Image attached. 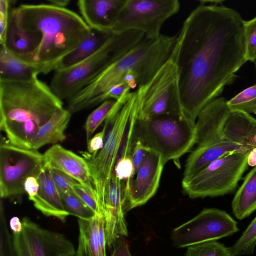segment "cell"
Returning <instances> with one entry per match:
<instances>
[{
    "instance_id": "obj_1",
    "label": "cell",
    "mask_w": 256,
    "mask_h": 256,
    "mask_svg": "<svg viewBox=\"0 0 256 256\" xmlns=\"http://www.w3.org/2000/svg\"><path fill=\"white\" fill-rule=\"evenodd\" d=\"M244 20L233 8L200 4L184 21L170 58L178 71L183 114L192 122L246 62Z\"/></svg>"
},
{
    "instance_id": "obj_2",
    "label": "cell",
    "mask_w": 256,
    "mask_h": 256,
    "mask_svg": "<svg viewBox=\"0 0 256 256\" xmlns=\"http://www.w3.org/2000/svg\"><path fill=\"white\" fill-rule=\"evenodd\" d=\"M10 14L22 29L40 34V46L24 62L42 66L48 73L54 70L60 60L74 50L91 31L77 13L48 4H21Z\"/></svg>"
},
{
    "instance_id": "obj_3",
    "label": "cell",
    "mask_w": 256,
    "mask_h": 256,
    "mask_svg": "<svg viewBox=\"0 0 256 256\" xmlns=\"http://www.w3.org/2000/svg\"><path fill=\"white\" fill-rule=\"evenodd\" d=\"M176 38L162 34L154 38L144 36L68 100V110L71 114L84 110L90 100L122 82L130 73L136 76L138 88L146 84L170 58Z\"/></svg>"
},
{
    "instance_id": "obj_4",
    "label": "cell",
    "mask_w": 256,
    "mask_h": 256,
    "mask_svg": "<svg viewBox=\"0 0 256 256\" xmlns=\"http://www.w3.org/2000/svg\"><path fill=\"white\" fill-rule=\"evenodd\" d=\"M64 108L62 100L38 77L27 82L0 80V128L25 124L41 127Z\"/></svg>"
},
{
    "instance_id": "obj_5",
    "label": "cell",
    "mask_w": 256,
    "mask_h": 256,
    "mask_svg": "<svg viewBox=\"0 0 256 256\" xmlns=\"http://www.w3.org/2000/svg\"><path fill=\"white\" fill-rule=\"evenodd\" d=\"M144 36L143 32L136 30L112 33L104 46L87 59L73 66L55 70L50 88L60 100H68Z\"/></svg>"
},
{
    "instance_id": "obj_6",
    "label": "cell",
    "mask_w": 256,
    "mask_h": 256,
    "mask_svg": "<svg viewBox=\"0 0 256 256\" xmlns=\"http://www.w3.org/2000/svg\"><path fill=\"white\" fill-rule=\"evenodd\" d=\"M196 123L184 114L137 118L132 130L133 141H140L160 154L164 162L179 160L196 144Z\"/></svg>"
},
{
    "instance_id": "obj_7",
    "label": "cell",
    "mask_w": 256,
    "mask_h": 256,
    "mask_svg": "<svg viewBox=\"0 0 256 256\" xmlns=\"http://www.w3.org/2000/svg\"><path fill=\"white\" fill-rule=\"evenodd\" d=\"M138 108V100L136 90L126 94L116 100L106 120L112 125L103 148L94 157L88 161L101 214H103L104 196L114 170L118 152L125 138L131 118Z\"/></svg>"
},
{
    "instance_id": "obj_8",
    "label": "cell",
    "mask_w": 256,
    "mask_h": 256,
    "mask_svg": "<svg viewBox=\"0 0 256 256\" xmlns=\"http://www.w3.org/2000/svg\"><path fill=\"white\" fill-rule=\"evenodd\" d=\"M248 153L224 156L195 175L182 180L184 192L191 198L214 197L232 192L247 168Z\"/></svg>"
},
{
    "instance_id": "obj_9",
    "label": "cell",
    "mask_w": 256,
    "mask_h": 256,
    "mask_svg": "<svg viewBox=\"0 0 256 256\" xmlns=\"http://www.w3.org/2000/svg\"><path fill=\"white\" fill-rule=\"evenodd\" d=\"M136 90L138 100V118L184 114L180 100L178 71L170 58L149 82Z\"/></svg>"
},
{
    "instance_id": "obj_10",
    "label": "cell",
    "mask_w": 256,
    "mask_h": 256,
    "mask_svg": "<svg viewBox=\"0 0 256 256\" xmlns=\"http://www.w3.org/2000/svg\"><path fill=\"white\" fill-rule=\"evenodd\" d=\"M180 8L178 0H126L112 33L136 30L147 38H156L164 22Z\"/></svg>"
},
{
    "instance_id": "obj_11",
    "label": "cell",
    "mask_w": 256,
    "mask_h": 256,
    "mask_svg": "<svg viewBox=\"0 0 256 256\" xmlns=\"http://www.w3.org/2000/svg\"><path fill=\"white\" fill-rule=\"evenodd\" d=\"M44 167L43 154L38 150L12 144L1 136L0 196L8 198L26 193L24 183L30 176L38 177Z\"/></svg>"
},
{
    "instance_id": "obj_12",
    "label": "cell",
    "mask_w": 256,
    "mask_h": 256,
    "mask_svg": "<svg viewBox=\"0 0 256 256\" xmlns=\"http://www.w3.org/2000/svg\"><path fill=\"white\" fill-rule=\"evenodd\" d=\"M237 222L225 210L205 208L187 222L174 228L171 240L178 248L217 241L238 232Z\"/></svg>"
},
{
    "instance_id": "obj_13",
    "label": "cell",
    "mask_w": 256,
    "mask_h": 256,
    "mask_svg": "<svg viewBox=\"0 0 256 256\" xmlns=\"http://www.w3.org/2000/svg\"><path fill=\"white\" fill-rule=\"evenodd\" d=\"M22 222L21 232L12 236L16 256H74V246L64 234L43 228L27 217Z\"/></svg>"
},
{
    "instance_id": "obj_14",
    "label": "cell",
    "mask_w": 256,
    "mask_h": 256,
    "mask_svg": "<svg viewBox=\"0 0 256 256\" xmlns=\"http://www.w3.org/2000/svg\"><path fill=\"white\" fill-rule=\"evenodd\" d=\"M165 164L160 154L147 150L133 178L123 188L124 213L144 204L155 194Z\"/></svg>"
},
{
    "instance_id": "obj_15",
    "label": "cell",
    "mask_w": 256,
    "mask_h": 256,
    "mask_svg": "<svg viewBox=\"0 0 256 256\" xmlns=\"http://www.w3.org/2000/svg\"><path fill=\"white\" fill-rule=\"evenodd\" d=\"M121 180L113 172L104 202L103 216L106 246L112 248L120 236H128L123 207V189Z\"/></svg>"
},
{
    "instance_id": "obj_16",
    "label": "cell",
    "mask_w": 256,
    "mask_h": 256,
    "mask_svg": "<svg viewBox=\"0 0 256 256\" xmlns=\"http://www.w3.org/2000/svg\"><path fill=\"white\" fill-rule=\"evenodd\" d=\"M250 150L224 136L198 144L186 160L182 180L195 175L208 164L224 156L234 153L247 154Z\"/></svg>"
},
{
    "instance_id": "obj_17",
    "label": "cell",
    "mask_w": 256,
    "mask_h": 256,
    "mask_svg": "<svg viewBox=\"0 0 256 256\" xmlns=\"http://www.w3.org/2000/svg\"><path fill=\"white\" fill-rule=\"evenodd\" d=\"M43 156L46 167L69 175L96 196L88 162L84 158L57 144L48 149Z\"/></svg>"
},
{
    "instance_id": "obj_18",
    "label": "cell",
    "mask_w": 256,
    "mask_h": 256,
    "mask_svg": "<svg viewBox=\"0 0 256 256\" xmlns=\"http://www.w3.org/2000/svg\"><path fill=\"white\" fill-rule=\"evenodd\" d=\"M126 0H79L77 6L91 30L112 33Z\"/></svg>"
},
{
    "instance_id": "obj_19",
    "label": "cell",
    "mask_w": 256,
    "mask_h": 256,
    "mask_svg": "<svg viewBox=\"0 0 256 256\" xmlns=\"http://www.w3.org/2000/svg\"><path fill=\"white\" fill-rule=\"evenodd\" d=\"M230 112L227 100L222 96L208 103L200 111L196 122V144H200L224 137V126Z\"/></svg>"
},
{
    "instance_id": "obj_20",
    "label": "cell",
    "mask_w": 256,
    "mask_h": 256,
    "mask_svg": "<svg viewBox=\"0 0 256 256\" xmlns=\"http://www.w3.org/2000/svg\"><path fill=\"white\" fill-rule=\"evenodd\" d=\"M38 180L39 184L38 194L30 200L44 215L56 218L64 222L70 214L64 206L50 168L44 166L38 176Z\"/></svg>"
},
{
    "instance_id": "obj_21",
    "label": "cell",
    "mask_w": 256,
    "mask_h": 256,
    "mask_svg": "<svg viewBox=\"0 0 256 256\" xmlns=\"http://www.w3.org/2000/svg\"><path fill=\"white\" fill-rule=\"evenodd\" d=\"M40 34L37 31L26 30L20 28L9 14V20L4 46L14 57L25 62L40 46Z\"/></svg>"
},
{
    "instance_id": "obj_22",
    "label": "cell",
    "mask_w": 256,
    "mask_h": 256,
    "mask_svg": "<svg viewBox=\"0 0 256 256\" xmlns=\"http://www.w3.org/2000/svg\"><path fill=\"white\" fill-rule=\"evenodd\" d=\"M225 138L250 150L256 147V119L250 114L231 111L222 130Z\"/></svg>"
},
{
    "instance_id": "obj_23",
    "label": "cell",
    "mask_w": 256,
    "mask_h": 256,
    "mask_svg": "<svg viewBox=\"0 0 256 256\" xmlns=\"http://www.w3.org/2000/svg\"><path fill=\"white\" fill-rule=\"evenodd\" d=\"M47 74L43 67L24 62L12 55L4 46L0 45V80L30 81L40 74Z\"/></svg>"
},
{
    "instance_id": "obj_24",
    "label": "cell",
    "mask_w": 256,
    "mask_h": 256,
    "mask_svg": "<svg viewBox=\"0 0 256 256\" xmlns=\"http://www.w3.org/2000/svg\"><path fill=\"white\" fill-rule=\"evenodd\" d=\"M112 34L91 30L88 36L74 50L60 60L55 70L73 66L87 59L102 48Z\"/></svg>"
},
{
    "instance_id": "obj_25",
    "label": "cell",
    "mask_w": 256,
    "mask_h": 256,
    "mask_svg": "<svg viewBox=\"0 0 256 256\" xmlns=\"http://www.w3.org/2000/svg\"><path fill=\"white\" fill-rule=\"evenodd\" d=\"M72 114L64 108L56 113L40 127L32 140V149L38 150L47 144H56L66 138L64 132L70 119Z\"/></svg>"
},
{
    "instance_id": "obj_26",
    "label": "cell",
    "mask_w": 256,
    "mask_h": 256,
    "mask_svg": "<svg viewBox=\"0 0 256 256\" xmlns=\"http://www.w3.org/2000/svg\"><path fill=\"white\" fill-rule=\"evenodd\" d=\"M234 216L240 220L249 216L256 210V166L246 176L232 202Z\"/></svg>"
},
{
    "instance_id": "obj_27",
    "label": "cell",
    "mask_w": 256,
    "mask_h": 256,
    "mask_svg": "<svg viewBox=\"0 0 256 256\" xmlns=\"http://www.w3.org/2000/svg\"><path fill=\"white\" fill-rule=\"evenodd\" d=\"M99 214L86 220L78 219L79 236L74 256H106L101 250L98 236Z\"/></svg>"
},
{
    "instance_id": "obj_28",
    "label": "cell",
    "mask_w": 256,
    "mask_h": 256,
    "mask_svg": "<svg viewBox=\"0 0 256 256\" xmlns=\"http://www.w3.org/2000/svg\"><path fill=\"white\" fill-rule=\"evenodd\" d=\"M256 246V216L241 236L229 248L233 256H242L252 254Z\"/></svg>"
},
{
    "instance_id": "obj_29",
    "label": "cell",
    "mask_w": 256,
    "mask_h": 256,
    "mask_svg": "<svg viewBox=\"0 0 256 256\" xmlns=\"http://www.w3.org/2000/svg\"><path fill=\"white\" fill-rule=\"evenodd\" d=\"M231 111H240L256 114V84L248 87L227 100Z\"/></svg>"
},
{
    "instance_id": "obj_30",
    "label": "cell",
    "mask_w": 256,
    "mask_h": 256,
    "mask_svg": "<svg viewBox=\"0 0 256 256\" xmlns=\"http://www.w3.org/2000/svg\"><path fill=\"white\" fill-rule=\"evenodd\" d=\"M64 206L70 215L78 219L89 220L94 218L96 214L74 192L60 193Z\"/></svg>"
},
{
    "instance_id": "obj_31",
    "label": "cell",
    "mask_w": 256,
    "mask_h": 256,
    "mask_svg": "<svg viewBox=\"0 0 256 256\" xmlns=\"http://www.w3.org/2000/svg\"><path fill=\"white\" fill-rule=\"evenodd\" d=\"M116 102V100H114L104 101L88 116L84 126L86 142L91 138L100 124L106 120L114 108Z\"/></svg>"
},
{
    "instance_id": "obj_32",
    "label": "cell",
    "mask_w": 256,
    "mask_h": 256,
    "mask_svg": "<svg viewBox=\"0 0 256 256\" xmlns=\"http://www.w3.org/2000/svg\"><path fill=\"white\" fill-rule=\"evenodd\" d=\"M185 256H233L229 247L218 241L188 246Z\"/></svg>"
},
{
    "instance_id": "obj_33",
    "label": "cell",
    "mask_w": 256,
    "mask_h": 256,
    "mask_svg": "<svg viewBox=\"0 0 256 256\" xmlns=\"http://www.w3.org/2000/svg\"><path fill=\"white\" fill-rule=\"evenodd\" d=\"M244 35L245 58L254 62L256 59V16L248 20H244Z\"/></svg>"
},
{
    "instance_id": "obj_34",
    "label": "cell",
    "mask_w": 256,
    "mask_h": 256,
    "mask_svg": "<svg viewBox=\"0 0 256 256\" xmlns=\"http://www.w3.org/2000/svg\"><path fill=\"white\" fill-rule=\"evenodd\" d=\"M0 224V256H16L13 248L12 238L8 232L2 206Z\"/></svg>"
},
{
    "instance_id": "obj_35",
    "label": "cell",
    "mask_w": 256,
    "mask_h": 256,
    "mask_svg": "<svg viewBox=\"0 0 256 256\" xmlns=\"http://www.w3.org/2000/svg\"><path fill=\"white\" fill-rule=\"evenodd\" d=\"M133 171V164L130 154H122L116 160L113 172L121 181H128L132 178Z\"/></svg>"
},
{
    "instance_id": "obj_36",
    "label": "cell",
    "mask_w": 256,
    "mask_h": 256,
    "mask_svg": "<svg viewBox=\"0 0 256 256\" xmlns=\"http://www.w3.org/2000/svg\"><path fill=\"white\" fill-rule=\"evenodd\" d=\"M54 182L60 193L74 192L72 186L78 182L69 175L56 169L50 168Z\"/></svg>"
},
{
    "instance_id": "obj_37",
    "label": "cell",
    "mask_w": 256,
    "mask_h": 256,
    "mask_svg": "<svg viewBox=\"0 0 256 256\" xmlns=\"http://www.w3.org/2000/svg\"><path fill=\"white\" fill-rule=\"evenodd\" d=\"M72 190L75 194L96 214L102 215L96 196L90 190L79 182L72 186Z\"/></svg>"
},
{
    "instance_id": "obj_38",
    "label": "cell",
    "mask_w": 256,
    "mask_h": 256,
    "mask_svg": "<svg viewBox=\"0 0 256 256\" xmlns=\"http://www.w3.org/2000/svg\"><path fill=\"white\" fill-rule=\"evenodd\" d=\"M108 122L105 121L102 130L87 141V150L90 158L94 157L104 145V136Z\"/></svg>"
},
{
    "instance_id": "obj_39",
    "label": "cell",
    "mask_w": 256,
    "mask_h": 256,
    "mask_svg": "<svg viewBox=\"0 0 256 256\" xmlns=\"http://www.w3.org/2000/svg\"><path fill=\"white\" fill-rule=\"evenodd\" d=\"M9 1L0 0V45H4L9 20Z\"/></svg>"
},
{
    "instance_id": "obj_40",
    "label": "cell",
    "mask_w": 256,
    "mask_h": 256,
    "mask_svg": "<svg viewBox=\"0 0 256 256\" xmlns=\"http://www.w3.org/2000/svg\"><path fill=\"white\" fill-rule=\"evenodd\" d=\"M134 142L130 153V156L133 164L134 171L132 176L130 180L133 178L136 170L142 161L146 152L148 149V148L143 145L140 141L135 140L134 141Z\"/></svg>"
},
{
    "instance_id": "obj_41",
    "label": "cell",
    "mask_w": 256,
    "mask_h": 256,
    "mask_svg": "<svg viewBox=\"0 0 256 256\" xmlns=\"http://www.w3.org/2000/svg\"><path fill=\"white\" fill-rule=\"evenodd\" d=\"M125 236H120L114 243L110 256H132Z\"/></svg>"
},
{
    "instance_id": "obj_42",
    "label": "cell",
    "mask_w": 256,
    "mask_h": 256,
    "mask_svg": "<svg viewBox=\"0 0 256 256\" xmlns=\"http://www.w3.org/2000/svg\"><path fill=\"white\" fill-rule=\"evenodd\" d=\"M39 184L38 177L30 176L26 178L24 183L25 192L28 195L30 200L34 198L38 194Z\"/></svg>"
},
{
    "instance_id": "obj_43",
    "label": "cell",
    "mask_w": 256,
    "mask_h": 256,
    "mask_svg": "<svg viewBox=\"0 0 256 256\" xmlns=\"http://www.w3.org/2000/svg\"><path fill=\"white\" fill-rule=\"evenodd\" d=\"M10 226L13 234L20 233L22 229V222L17 216L11 218L10 221Z\"/></svg>"
},
{
    "instance_id": "obj_44",
    "label": "cell",
    "mask_w": 256,
    "mask_h": 256,
    "mask_svg": "<svg viewBox=\"0 0 256 256\" xmlns=\"http://www.w3.org/2000/svg\"><path fill=\"white\" fill-rule=\"evenodd\" d=\"M248 164L250 166H256V147L252 149L248 153Z\"/></svg>"
},
{
    "instance_id": "obj_45",
    "label": "cell",
    "mask_w": 256,
    "mask_h": 256,
    "mask_svg": "<svg viewBox=\"0 0 256 256\" xmlns=\"http://www.w3.org/2000/svg\"><path fill=\"white\" fill-rule=\"evenodd\" d=\"M48 4L58 7L66 8L69 4L70 1L69 0H48Z\"/></svg>"
},
{
    "instance_id": "obj_46",
    "label": "cell",
    "mask_w": 256,
    "mask_h": 256,
    "mask_svg": "<svg viewBox=\"0 0 256 256\" xmlns=\"http://www.w3.org/2000/svg\"><path fill=\"white\" fill-rule=\"evenodd\" d=\"M254 65L255 71H256V59L254 60Z\"/></svg>"
}]
</instances>
